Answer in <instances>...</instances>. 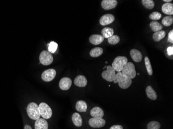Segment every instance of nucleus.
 <instances>
[{
    "label": "nucleus",
    "instance_id": "obj_1",
    "mask_svg": "<svg viewBox=\"0 0 173 129\" xmlns=\"http://www.w3.org/2000/svg\"><path fill=\"white\" fill-rule=\"evenodd\" d=\"M113 82L115 83H118L119 87L122 89L128 88L132 83V80L124 76L122 72H118Z\"/></svg>",
    "mask_w": 173,
    "mask_h": 129
},
{
    "label": "nucleus",
    "instance_id": "obj_2",
    "mask_svg": "<svg viewBox=\"0 0 173 129\" xmlns=\"http://www.w3.org/2000/svg\"><path fill=\"white\" fill-rule=\"evenodd\" d=\"M27 111L28 116L32 119L36 120L41 117L39 106L34 102H31L28 104L27 108Z\"/></svg>",
    "mask_w": 173,
    "mask_h": 129
},
{
    "label": "nucleus",
    "instance_id": "obj_3",
    "mask_svg": "<svg viewBox=\"0 0 173 129\" xmlns=\"http://www.w3.org/2000/svg\"><path fill=\"white\" fill-rule=\"evenodd\" d=\"M128 63V58L126 57L119 56L115 58L112 64V67L115 71L122 72L123 67Z\"/></svg>",
    "mask_w": 173,
    "mask_h": 129
},
{
    "label": "nucleus",
    "instance_id": "obj_4",
    "mask_svg": "<svg viewBox=\"0 0 173 129\" xmlns=\"http://www.w3.org/2000/svg\"><path fill=\"white\" fill-rule=\"evenodd\" d=\"M122 73L130 79H134L136 76V72L134 64L131 62L127 63L122 71Z\"/></svg>",
    "mask_w": 173,
    "mask_h": 129
},
{
    "label": "nucleus",
    "instance_id": "obj_5",
    "mask_svg": "<svg viewBox=\"0 0 173 129\" xmlns=\"http://www.w3.org/2000/svg\"><path fill=\"white\" fill-rule=\"evenodd\" d=\"M39 108L41 116L44 119H49L51 117L52 115L51 109L46 103H41L39 105Z\"/></svg>",
    "mask_w": 173,
    "mask_h": 129
},
{
    "label": "nucleus",
    "instance_id": "obj_6",
    "mask_svg": "<svg viewBox=\"0 0 173 129\" xmlns=\"http://www.w3.org/2000/svg\"><path fill=\"white\" fill-rule=\"evenodd\" d=\"M54 60L53 56L49 52L44 50L39 55V61L42 64L49 65L51 64Z\"/></svg>",
    "mask_w": 173,
    "mask_h": 129
},
{
    "label": "nucleus",
    "instance_id": "obj_7",
    "mask_svg": "<svg viewBox=\"0 0 173 129\" xmlns=\"http://www.w3.org/2000/svg\"><path fill=\"white\" fill-rule=\"evenodd\" d=\"M106 68L107 70L102 72V77L108 82L113 81L116 75V71L113 69V68L111 66H108Z\"/></svg>",
    "mask_w": 173,
    "mask_h": 129
},
{
    "label": "nucleus",
    "instance_id": "obj_8",
    "mask_svg": "<svg viewBox=\"0 0 173 129\" xmlns=\"http://www.w3.org/2000/svg\"><path fill=\"white\" fill-rule=\"evenodd\" d=\"M56 71L54 69H49L44 71L42 74V79L45 82H50L55 79Z\"/></svg>",
    "mask_w": 173,
    "mask_h": 129
},
{
    "label": "nucleus",
    "instance_id": "obj_9",
    "mask_svg": "<svg viewBox=\"0 0 173 129\" xmlns=\"http://www.w3.org/2000/svg\"><path fill=\"white\" fill-rule=\"evenodd\" d=\"M106 123L105 120L102 118H92L89 120V124L91 127L100 128L103 127Z\"/></svg>",
    "mask_w": 173,
    "mask_h": 129
},
{
    "label": "nucleus",
    "instance_id": "obj_10",
    "mask_svg": "<svg viewBox=\"0 0 173 129\" xmlns=\"http://www.w3.org/2000/svg\"><path fill=\"white\" fill-rule=\"evenodd\" d=\"M118 2L116 0H103L101 3L102 8L105 10H112L116 7Z\"/></svg>",
    "mask_w": 173,
    "mask_h": 129
},
{
    "label": "nucleus",
    "instance_id": "obj_11",
    "mask_svg": "<svg viewBox=\"0 0 173 129\" xmlns=\"http://www.w3.org/2000/svg\"><path fill=\"white\" fill-rule=\"evenodd\" d=\"M115 17L112 14H105L100 19V23L103 26H106L111 24L115 21Z\"/></svg>",
    "mask_w": 173,
    "mask_h": 129
},
{
    "label": "nucleus",
    "instance_id": "obj_12",
    "mask_svg": "<svg viewBox=\"0 0 173 129\" xmlns=\"http://www.w3.org/2000/svg\"><path fill=\"white\" fill-rule=\"evenodd\" d=\"M72 80L69 77H64L60 80L59 82V87L62 90H68L71 86Z\"/></svg>",
    "mask_w": 173,
    "mask_h": 129
},
{
    "label": "nucleus",
    "instance_id": "obj_13",
    "mask_svg": "<svg viewBox=\"0 0 173 129\" xmlns=\"http://www.w3.org/2000/svg\"><path fill=\"white\" fill-rule=\"evenodd\" d=\"M104 40V38L102 35L94 34L91 36L89 38V41L94 45H98L101 44Z\"/></svg>",
    "mask_w": 173,
    "mask_h": 129
},
{
    "label": "nucleus",
    "instance_id": "obj_14",
    "mask_svg": "<svg viewBox=\"0 0 173 129\" xmlns=\"http://www.w3.org/2000/svg\"><path fill=\"white\" fill-rule=\"evenodd\" d=\"M87 80L84 76H78L75 79L74 84L78 87H85L87 84Z\"/></svg>",
    "mask_w": 173,
    "mask_h": 129
},
{
    "label": "nucleus",
    "instance_id": "obj_15",
    "mask_svg": "<svg viewBox=\"0 0 173 129\" xmlns=\"http://www.w3.org/2000/svg\"><path fill=\"white\" fill-rule=\"evenodd\" d=\"M130 55L134 61L138 63L142 61V54L141 52L137 49H132L130 51Z\"/></svg>",
    "mask_w": 173,
    "mask_h": 129
},
{
    "label": "nucleus",
    "instance_id": "obj_16",
    "mask_svg": "<svg viewBox=\"0 0 173 129\" xmlns=\"http://www.w3.org/2000/svg\"><path fill=\"white\" fill-rule=\"evenodd\" d=\"M35 129H48V123L44 118H39L35 123Z\"/></svg>",
    "mask_w": 173,
    "mask_h": 129
},
{
    "label": "nucleus",
    "instance_id": "obj_17",
    "mask_svg": "<svg viewBox=\"0 0 173 129\" xmlns=\"http://www.w3.org/2000/svg\"><path fill=\"white\" fill-rule=\"evenodd\" d=\"M90 114L93 118H102L104 113L102 108L99 107H94L91 110Z\"/></svg>",
    "mask_w": 173,
    "mask_h": 129
},
{
    "label": "nucleus",
    "instance_id": "obj_18",
    "mask_svg": "<svg viewBox=\"0 0 173 129\" xmlns=\"http://www.w3.org/2000/svg\"><path fill=\"white\" fill-rule=\"evenodd\" d=\"M162 10L163 13L167 15H173V4L171 3H166L162 6Z\"/></svg>",
    "mask_w": 173,
    "mask_h": 129
},
{
    "label": "nucleus",
    "instance_id": "obj_19",
    "mask_svg": "<svg viewBox=\"0 0 173 129\" xmlns=\"http://www.w3.org/2000/svg\"><path fill=\"white\" fill-rule=\"evenodd\" d=\"M72 119L73 121V123L76 127H80L82 126L83 119H82L81 116L78 113H74L72 116Z\"/></svg>",
    "mask_w": 173,
    "mask_h": 129
},
{
    "label": "nucleus",
    "instance_id": "obj_20",
    "mask_svg": "<svg viewBox=\"0 0 173 129\" xmlns=\"http://www.w3.org/2000/svg\"><path fill=\"white\" fill-rule=\"evenodd\" d=\"M87 104L86 102L80 100L76 103V109L80 112H86L87 110Z\"/></svg>",
    "mask_w": 173,
    "mask_h": 129
},
{
    "label": "nucleus",
    "instance_id": "obj_21",
    "mask_svg": "<svg viewBox=\"0 0 173 129\" xmlns=\"http://www.w3.org/2000/svg\"><path fill=\"white\" fill-rule=\"evenodd\" d=\"M146 94L147 95V97L149 99H150L151 100H155L157 99V94H156V92L154 90V88L151 86H148L146 88Z\"/></svg>",
    "mask_w": 173,
    "mask_h": 129
},
{
    "label": "nucleus",
    "instance_id": "obj_22",
    "mask_svg": "<svg viewBox=\"0 0 173 129\" xmlns=\"http://www.w3.org/2000/svg\"><path fill=\"white\" fill-rule=\"evenodd\" d=\"M113 34H114V31L112 28L106 27L102 29V35L104 38H109V37L113 36Z\"/></svg>",
    "mask_w": 173,
    "mask_h": 129
},
{
    "label": "nucleus",
    "instance_id": "obj_23",
    "mask_svg": "<svg viewBox=\"0 0 173 129\" xmlns=\"http://www.w3.org/2000/svg\"><path fill=\"white\" fill-rule=\"evenodd\" d=\"M103 53V49L102 48L96 47L91 50L90 52V55L91 57H97L102 55Z\"/></svg>",
    "mask_w": 173,
    "mask_h": 129
},
{
    "label": "nucleus",
    "instance_id": "obj_24",
    "mask_svg": "<svg viewBox=\"0 0 173 129\" xmlns=\"http://www.w3.org/2000/svg\"><path fill=\"white\" fill-rule=\"evenodd\" d=\"M166 36V33L165 31H160L154 33L152 36L154 41L156 42H158L161 41L162 39H163Z\"/></svg>",
    "mask_w": 173,
    "mask_h": 129
},
{
    "label": "nucleus",
    "instance_id": "obj_25",
    "mask_svg": "<svg viewBox=\"0 0 173 129\" xmlns=\"http://www.w3.org/2000/svg\"><path fill=\"white\" fill-rule=\"evenodd\" d=\"M150 26L152 31H154L155 33L159 32V31H161L162 29H163L162 24H160L158 22L155 21H153L152 22H151L150 24Z\"/></svg>",
    "mask_w": 173,
    "mask_h": 129
},
{
    "label": "nucleus",
    "instance_id": "obj_26",
    "mask_svg": "<svg viewBox=\"0 0 173 129\" xmlns=\"http://www.w3.org/2000/svg\"><path fill=\"white\" fill-rule=\"evenodd\" d=\"M145 63L147 71L148 73L149 76H151L153 74V70H152V66L151 64L150 61L148 57H145Z\"/></svg>",
    "mask_w": 173,
    "mask_h": 129
},
{
    "label": "nucleus",
    "instance_id": "obj_27",
    "mask_svg": "<svg viewBox=\"0 0 173 129\" xmlns=\"http://www.w3.org/2000/svg\"><path fill=\"white\" fill-rule=\"evenodd\" d=\"M142 3L143 6L148 10H151L154 7V2L152 0H142Z\"/></svg>",
    "mask_w": 173,
    "mask_h": 129
},
{
    "label": "nucleus",
    "instance_id": "obj_28",
    "mask_svg": "<svg viewBox=\"0 0 173 129\" xmlns=\"http://www.w3.org/2000/svg\"><path fill=\"white\" fill-rule=\"evenodd\" d=\"M173 23V17L171 16L165 17L162 20V24L165 26H170Z\"/></svg>",
    "mask_w": 173,
    "mask_h": 129
},
{
    "label": "nucleus",
    "instance_id": "obj_29",
    "mask_svg": "<svg viewBox=\"0 0 173 129\" xmlns=\"http://www.w3.org/2000/svg\"><path fill=\"white\" fill-rule=\"evenodd\" d=\"M48 51L51 53H54L57 51L58 45L56 42L51 41L50 43L48 44Z\"/></svg>",
    "mask_w": 173,
    "mask_h": 129
},
{
    "label": "nucleus",
    "instance_id": "obj_30",
    "mask_svg": "<svg viewBox=\"0 0 173 129\" xmlns=\"http://www.w3.org/2000/svg\"><path fill=\"white\" fill-rule=\"evenodd\" d=\"M120 40V39L119 36L113 35L108 38V42L110 45H116L119 42Z\"/></svg>",
    "mask_w": 173,
    "mask_h": 129
},
{
    "label": "nucleus",
    "instance_id": "obj_31",
    "mask_svg": "<svg viewBox=\"0 0 173 129\" xmlns=\"http://www.w3.org/2000/svg\"><path fill=\"white\" fill-rule=\"evenodd\" d=\"M161 124L158 121H151L148 124V129H160Z\"/></svg>",
    "mask_w": 173,
    "mask_h": 129
},
{
    "label": "nucleus",
    "instance_id": "obj_32",
    "mask_svg": "<svg viewBox=\"0 0 173 129\" xmlns=\"http://www.w3.org/2000/svg\"><path fill=\"white\" fill-rule=\"evenodd\" d=\"M162 18V15L158 11H154L149 15V18L152 20H159Z\"/></svg>",
    "mask_w": 173,
    "mask_h": 129
},
{
    "label": "nucleus",
    "instance_id": "obj_33",
    "mask_svg": "<svg viewBox=\"0 0 173 129\" xmlns=\"http://www.w3.org/2000/svg\"><path fill=\"white\" fill-rule=\"evenodd\" d=\"M167 41L170 42L171 44L173 43V31L171 30L168 33V39H167Z\"/></svg>",
    "mask_w": 173,
    "mask_h": 129
},
{
    "label": "nucleus",
    "instance_id": "obj_34",
    "mask_svg": "<svg viewBox=\"0 0 173 129\" xmlns=\"http://www.w3.org/2000/svg\"><path fill=\"white\" fill-rule=\"evenodd\" d=\"M167 53L168 55H173V47L172 46H170L167 49Z\"/></svg>",
    "mask_w": 173,
    "mask_h": 129
},
{
    "label": "nucleus",
    "instance_id": "obj_35",
    "mask_svg": "<svg viewBox=\"0 0 173 129\" xmlns=\"http://www.w3.org/2000/svg\"><path fill=\"white\" fill-rule=\"evenodd\" d=\"M109 129H123V127L120 125H114L110 127Z\"/></svg>",
    "mask_w": 173,
    "mask_h": 129
},
{
    "label": "nucleus",
    "instance_id": "obj_36",
    "mask_svg": "<svg viewBox=\"0 0 173 129\" xmlns=\"http://www.w3.org/2000/svg\"><path fill=\"white\" fill-rule=\"evenodd\" d=\"M24 129H32V127H31V126H29V125H26L24 127Z\"/></svg>",
    "mask_w": 173,
    "mask_h": 129
},
{
    "label": "nucleus",
    "instance_id": "obj_37",
    "mask_svg": "<svg viewBox=\"0 0 173 129\" xmlns=\"http://www.w3.org/2000/svg\"><path fill=\"white\" fill-rule=\"evenodd\" d=\"M163 1L165 2V3H170V2H171L172 1L171 0H163Z\"/></svg>",
    "mask_w": 173,
    "mask_h": 129
},
{
    "label": "nucleus",
    "instance_id": "obj_38",
    "mask_svg": "<svg viewBox=\"0 0 173 129\" xmlns=\"http://www.w3.org/2000/svg\"><path fill=\"white\" fill-rule=\"evenodd\" d=\"M106 67H107V66H105L104 67L103 69H105V68H106Z\"/></svg>",
    "mask_w": 173,
    "mask_h": 129
},
{
    "label": "nucleus",
    "instance_id": "obj_39",
    "mask_svg": "<svg viewBox=\"0 0 173 129\" xmlns=\"http://www.w3.org/2000/svg\"><path fill=\"white\" fill-rule=\"evenodd\" d=\"M139 74H139V73H138V76H139Z\"/></svg>",
    "mask_w": 173,
    "mask_h": 129
}]
</instances>
